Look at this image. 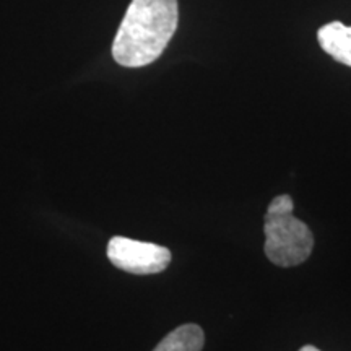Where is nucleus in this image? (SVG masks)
I'll list each match as a JSON object with an SVG mask.
<instances>
[{
    "label": "nucleus",
    "instance_id": "nucleus-5",
    "mask_svg": "<svg viewBox=\"0 0 351 351\" xmlns=\"http://www.w3.org/2000/svg\"><path fill=\"white\" fill-rule=\"evenodd\" d=\"M205 333L195 324H186L168 333L153 351H202Z\"/></svg>",
    "mask_w": 351,
    "mask_h": 351
},
{
    "label": "nucleus",
    "instance_id": "nucleus-6",
    "mask_svg": "<svg viewBox=\"0 0 351 351\" xmlns=\"http://www.w3.org/2000/svg\"><path fill=\"white\" fill-rule=\"evenodd\" d=\"M300 351H320V350L315 348V346H313V345H306V346H302Z\"/></svg>",
    "mask_w": 351,
    "mask_h": 351
},
{
    "label": "nucleus",
    "instance_id": "nucleus-2",
    "mask_svg": "<svg viewBox=\"0 0 351 351\" xmlns=\"http://www.w3.org/2000/svg\"><path fill=\"white\" fill-rule=\"evenodd\" d=\"M293 199L278 195L270 202L263 217L265 245L263 251L278 267H296L309 258L314 249L313 231L293 215Z\"/></svg>",
    "mask_w": 351,
    "mask_h": 351
},
{
    "label": "nucleus",
    "instance_id": "nucleus-1",
    "mask_svg": "<svg viewBox=\"0 0 351 351\" xmlns=\"http://www.w3.org/2000/svg\"><path fill=\"white\" fill-rule=\"evenodd\" d=\"M179 21L178 0H132L112 43L122 67H145L163 54Z\"/></svg>",
    "mask_w": 351,
    "mask_h": 351
},
{
    "label": "nucleus",
    "instance_id": "nucleus-3",
    "mask_svg": "<svg viewBox=\"0 0 351 351\" xmlns=\"http://www.w3.org/2000/svg\"><path fill=\"white\" fill-rule=\"evenodd\" d=\"M108 258L132 275H155L169 267L171 251L163 245L114 236L108 244Z\"/></svg>",
    "mask_w": 351,
    "mask_h": 351
},
{
    "label": "nucleus",
    "instance_id": "nucleus-4",
    "mask_svg": "<svg viewBox=\"0 0 351 351\" xmlns=\"http://www.w3.org/2000/svg\"><path fill=\"white\" fill-rule=\"evenodd\" d=\"M320 47L337 62L351 67V26L332 21L320 26L317 32Z\"/></svg>",
    "mask_w": 351,
    "mask_h": 351
}]
</instances>
